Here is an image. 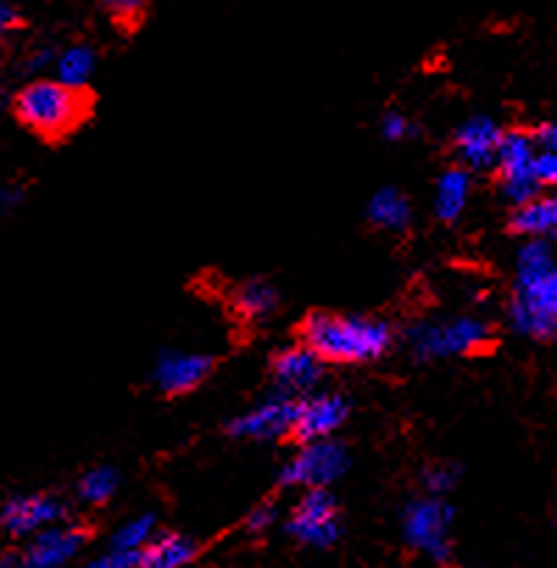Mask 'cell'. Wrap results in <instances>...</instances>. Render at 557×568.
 <instances>
[{"instance_id": "obj_18", "label": "cell", "mask_w": 557, "mask_h": 568, "mask_svg": "<svg viewBox=\"0 0 557 568\" xmlns=\"http://www.w3.org/2000/svg\"><path fill=\"white\" fill-rule=\"evenodd\" d=\"M199 557V544L176 529H160L149 546L136 555L134 568H190Z\"/></svg>"}, {"instance_id": "obj_24", "label": "cell", "mask_w": 557, "mask_h": 568, "mask_svg": "<svg viewBox=\"0 0 557 568\" xmlns=\"http://www.w3.org/2000/svg\"><path fill=\"white\" fill-rule=\"evenodd\" d=\"M457 483H460V468L452 466V463H435L422 474V485L427 496H438V499H446V494H452Z\"/></svg>"}, {"instance_id": "obj_30", "label": "cell", "mask_w": 557, "mask_h": 568, "mask_svg": "<svg viewBox=\"0 0 557 568\" xmlns=\"http://www.w3.org/2000/svg\"><path fill=\"white\" fill-rule=\"evenodd\" d=\"M538 179L544 190H557V154H538Z\"/></svg>"}, {"instance_id": "obj_2", "label": "cell", "mask_w": 557, "mask_h": 568, "mask_svg": "<svg viewBox=\"0 0 557 568\" xmlns=\"http://www.w3.org/2000/svg\"><path fill=\"white\" fill-rule=\"evenodd\" d=\"M302 343L330 365L376 363L391 352L396 332L374 315L310 313L302 324Z\"/></svg>"}, {"instance_id": "obj_29", "label": "cell", "mask_w": 557, "mask_h": 568, "mask_svg": "<svg viewBox=\"0 0 557 568\" xmlns=\"http://www.w3.org/2000/svg\"><path fill=\"white\" fill-rule=\"evenodd\" d=\"M26 199V190L14 182H0V217L12 215L20 210Z\"/></svg>"}, {"instance_id": "obj_7", "label": "cell", "mask_w": 557, "mask_h": 568, "mask_svg": "<svg viewBox=\"0 0 557 568\" xmlns=\"http://www.w3.org/2000/svg\"><path fill=\"white\" fill-rule=\"evenodd\" d=\"M538 142L527 131H505L496 154L494 171L499 176V190L513 210L527 204L538 193H544V184L538 179Z\"/></svg>"}, {"instance_id": "obj_1", "label": "cell", "mask_w": 557, "mask_h": 568, "mask_svg": "<svg viewBox=\"0 0 557 568\" xmlns=\"http://www.w3.org/2000/svg\"><path fill=\"white\" fill-rule=\"evenodd\" d=\"M507 321L527 341L557 337V256L549 240H524L518 245Z\"/></svg>"}, {"instance_id": "obj_23", "label": "cell", "mask_w": 557, "mask_h": 568, "mask_svg": "<svg viewBox=\"0 0 557 568\" xmlns=\"http://www.w3.org/2000/svg\"><path fill=\"white\" fill-rule=\"evenodd\" d=\"M120 488V474L109 466H95L84 471L75 483V496L87 507H103L114 499Z\"/></svg>"}, {"instance_id": "obj_28", "label": "cell", "mask_w": 557, "mask_h": 568, "mask_svg": "<svg viewBox=\"0 0 557 568\" xmlns=\"http://www.w3.org/2000/svg\"><path fill=\"white\" fill-rule=\"evenodd\" d=\"M134 562H136V557L120 555V551L107 549L103 555L90 557V560H84L81 566H75V568H134Z\"/></svg>"}, {"instance_id": "obj_3", "label": "cell", "mask_w": 557, "mask_h": 568, "mask_svg": "<svg viewBox=\"0 0 557 568\" xmlns=\"http://www.w3.org/2000/svg\"><path fill=\"white\" fill-rule=\"evenodd\" d=\"M12 112L31 134L42 140H62L87 120L90 98L84 90H73L45 75V79H29L14 92Z\"/></svg>"}, {"instance_id": "obj_34", "label": "cell", "mask_w": 557, "mask_h": 568, "mask_svg": "<svg viewBox=\"0 0 557 568\" xmlns=\"http://www.w3.org/2000/svg\"><path fill=\"white\" fill-rule=\"evenodd\" d=\"M555 524H557V505H555Z\"/></svg>"}, {"instance_id": "obj_16", "label": "cell", "mask_w": 557, "mask_h": 568, "mask_svg": "<svg viewBox=\"0 0 557 568\" xmlns=\"http://www.w3.org/2000/svg\"><path fill=\"white\" fill-rule=\"evenodd\" d=\"M513 234L521 240H557V190H544L510 215Z\"/></svg>"}, {"instance_id": "obj_21", "label": "cell", "mask_w": 557, "mask_h": 568, "mask_svg": "<svg viewBox=\"0 0 557 568\" xmlns=\"http://www.w3.org/2000/svg\"><path fill=\"white\" fill-rule=\"evenodd\" d=\"M98 68V57L90 45H70L64 51L57 53V62H53L51 79H57L59 84L73 87V90H87V84L92 81Z\"/></svg>"}, {"instance_id": "obj_12", "label": "cell", "mask_w": 557, "mask_h": 568, "mask_svg": "<svg viewBox=\"0 0 557 568\" xmlns=\"http://www.w3.org/2000/svg\"><path fill=\"white\" fill-rule=\"evenodd\" d=\"M348 398L332 390H315L310 396L296 398V424H293V440L298 444H315V440H332L348 418Z\"/></svg>"}, {"instance_id": "obj_8", "label": "cell", "mask_w": 557, "mask_h": 568, "mask_svg": "<svg viewBox=\"0 0 557 568\" xmlns=\"http://www.w3.org/2000/svg\"><path fill=\"white\" fill-rule=\"evenodd\" d=\"M287 535L307 549H332L343 538L341 505L330 488L304 490L285 521Z\"/></svg>"}, {"instance_id": "obj_27", "label": "cell", "mask_w": 557, "mask_h": 568, "mask_svg": "<svg viewBox=\"0 0 557 568\" xmlns=\"http://www.w3.org/2000/svg\"><path fill=\"white\" fill-rule=\"evenodd\" d=\"M276 521H278L276 505H273V501H262V505H256L254 510L245 516V529H249L251 535H265L267 529L276 527Z\"/></svg>"}, {"instance_id": "obj_17", "label": "cell", "mask_w": 557, "mask_h": 568, "mask_svg": "<svg viewBox=\"0 0 557 568\" xmlns=\"http://www.w3.org/2000/svg\"><path fill=\"white\" fill-rule=\"evenodd\" d=\"M278 296L276 284L267 278H245L232 291V310L243 324L262 326L278 313Z\"/></svg>"}, {"instance_id": "obj_25", "label": "cell", "mask_w": 557, "mask_h": 568, "mask_svg": "<svg viewBox=\"0 0 557 568\" xmlns=\"http://www.w3.org/2000/svg\"><path fill=\"white\" fill-rule=\"evenodd\" d=\"M379 134L387 142H404L415 136V123L404 112H385L379 120Z\"/></svg>"}, {"instance_id": "obj_4", "label": "cell", "mask_w": 557, "mask_h": 568, "mask_svg": "<svg viewBox=\"0 0 557 568\" xmlns=\"http://www.w3.org/2000/svg\"><path fill=\"white\" fill-rule=\"evenodd\" d=\"M490 341H494V326L479 315L415 321L404 332V343L418 363H438V359L479 354L483 348H488Z\"/></svg>"}, {"instance_id": "obj_20", "label": "cell", "mask_w": 557, "mask_h": 568, "mask_svg": "<svg viewBox=\"0 0 557 568\" xmlns=\"http://www.w3.org/2000/svg\"><path fill=\"white\" fill-rule=\"evenodd\" d=\"M365 215H368L371 226L382 229V232L402 234L407 232L409 223H413V204H409V199L402 190L379 187L368 199Z\"/></svg>"}, {"instance_id": "obj_13", "label": "cell", "mask_w": 557, "mask_h": 568, "mask_svg": "<svg viewBox=\"0 0 557 568\" xmlns=\"http://www.w3.org/2000/svg\"><path fill=\"white\" fill-rule=\"evenodd\" d=\"M324 359L304 343L278 348L271 357V379L276 385V393L291 398L310 396L324 376Z\"/></svg>"}, {"instance_id": "obj_9", "label": "cell", "mask_w": 557, "mask_h": 568, "mask_svg": "<svg viewBox=\"0 0 557 568\" xmlns=\"http://www.w3.org/2000/svg\"><path fill=\"white\" fill-rule=\"evenodd\" d=\"M348 452L337 438L315 440V444H302L296 455L278 471V485L282 488H330L332 483L346 474Z\"/></svg>"}, {"instance_id": "obj_10", "label": "cell", "mask_w": 557, "mask_h": 568, "mask_svg": "<svg viewBox=\"0 0 557 568\" xmlns=\"http://www.w3.org/2000/svg\"><path fill=\"white\" fill-rule=\"evenodd\" d=\"M68 521V505L48 490H23L12 494L0 505V529L12 540H29L57 524Z\"/></svg>"}, {"instance_id": "obj_5", "label": "cell", "mask_w": 557, "mask_h": 568, "mask_svg": "<svg viewBox=\"0 0 557 568\" xmlns=\"http://www.w3.org/2000/svg\"><path fill=\"white\" fill-rule=\"evenodd\" d=\"M452 527L455 510L446 499L422 496L404 505L402 510V538L404 544L435 566H446L452 560Z\"/></svg>"}, {"instance_id": "obj_15", "label": "cell", "mask_w": 557, "mask_h": 568, "mask_svg": "<svg viewBox=\"0 0 557 568\" xmlns=\"http://www.w3.org/2000/svg\"><path fill=\"white\" fill-rule=\"evenodd\" d=\"M505 129L488 114H474L463 120L455 131V154L466 171H488L494 168L496 154H499Z\"/></svg>"}, {"instance_id": "obj_33", "label": "cell", "mask_w": 557, "mask_h": 568, "mask_svg": "<svg viewBox=\"0 0 557 568\" xmlns=\"http://www.w3.org/2000/svg\"><path fill=\"white\" fill-rule=\"evenodd\" d=\"M9 109H12V98H9L7 84L0 81V120H3V114H7Z\"/></svg>"}, {"instance_id": "obj_22", "label": "cell", "mask_w": 557, "mask_h": 568, "mask_svg": "<svg viewBox=\"0 0 557 568\" xmlns=\"http://www.w3.org/2000/svg\"><path fill=\"white\" fill-rule=\"evenodd\" d=\"M156 532H160V524H156L154 513H140V516L125 518V521L114 529L107 549L136 557L145 546L151 544V540H154Z\"/></svg>"}, {"instance_id": "obj_26", "label": "cell", "mask_w": 557, "mask_h": 568, "mask_svg": "<svg viewBox=\"0 0 557 568\" xmlns=\"http://www.w3.org/2000/svg\"><path fill=\"white\" fill-rule=\"evenodd\" d=\"M101 3L120 26H131L143 18L151 0H101Z\"/></svg>"}, {"instance_id": "obj_31", "label": "cell", "mask_w": 557, "mask_h": 568, "mask_svg": "<svg viewBox=\"0 0 557 568\" xmlns=\"http://www.w3.org/2000/svg\"><path fill=\"white\" fill-rule=\"evenodd\" d=\"M535 142H538V149L546 151V154H557V118L546 120L535 129Z\"/></svg>"}, {"instance_id": "obj_32", "label": "cell", "mask_w": 557, "mask_h": 568, "mask_svg": "<svg viewBox=\"0 0 557 568\" xmlns=\"http://www.w3.org/2000/svg\"><path fill=\"white\" fill-rule=\"evenodd\" d=\"M18 12H14L12 3H7V0H0V42L7 40L9 34H12L14 29H18Z\"/></svg>"}, {"instance_id": "obj_19", "label": "cell", "mask_w": 557, "mask_h": 568, "mask_svg": "<svg viewBox=\"0 0 557 568\" xmlns=\"http://www.w3.org/2000/svg\"><path fill=\"white\" fill-rule=\"evenodd\" d=\"M474 179L472 171H466L463 165L449 168L438 176V184H435V215L444 223L460 221L463 212H466L468 201H472Z\"/></svg>"}, {"instance_id": "obj_6", "label": "cell", "mask_w": 557, "mask_h": 568, "mask_svg": "<svg viewBox=\"0 0 557 568\" xmlns=\"http://www.w3.org/2000/svg\"><path fill=\"white\" fill-rule=\"evenodd\" d=\"M90 544V529L62 521L0 557V568H75Z\"/></svg>"}, {"instance_id": "obj_11", "label": "cell", "mask_w": 557, "mask_h": 568, "mask_svg": "<svg viewBox=\"0 0 557 568\" xmlns=\"http://www.w3.org/2000/svg\"><path fill=\"white\" fill-rule=\"evenodd\" d=\"M293 424H296V398L273 393L265 402L254 404L245 413L234 415L229 420V435L237 440H256V444H267V440H285L293 438Z\"/></svg>"}, {"instance_id": "obj_14", "label": "cell", "mask_w": 557, "mask_h": 568, "mask_svg": "<svg viewBox=\"0 0 557 568\" xmlns=\"http://www.w3.org/2000/svg\"><path fill=\"white\" fill-rule=\"evenodd\" d=\"M215 359L204 352H162L151 368V382L162 396H184L210 379Z\"/></svg>"}]
</instances>
